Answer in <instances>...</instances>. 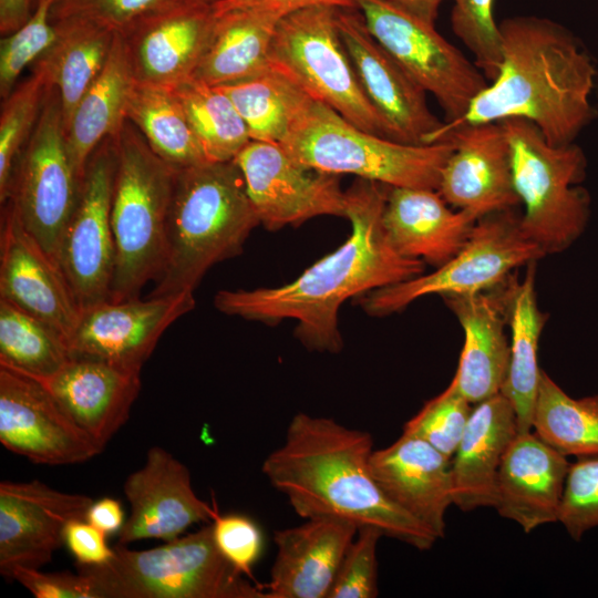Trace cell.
Returning a JSON list of instances; mask_svg holds the SVG:
<instances>
[{"mask_svg":"<svg viewBox=\"0 0 598 598\" xmlns=\"http://www.w3.org/2000/svg\"><path fill=\"white\" fill-rule=\"evenodd\" d=\"M85 519L106 535L120 532L125 523L121 503L111 497L93 502Z\"/></svg>","mask_w":598,"mask_h":598,"instance_id":"f907efd6","label":"cell"},{"mask_svg":"<svg viewBox=\"0 0 598 598\" xmlns=\"http://www.w3.org/2000/svg\"><path fill=\"white\" fill-rule=\"evenodd\" d=\"M472 404L450 383L403 426L452 460L472 413Z\"/></svg>","mask_w":598,"mask_h":598,"instance_id":"60d3db41","label":"cell"},{"mask_svg":"<svg viewBox=\"0 0 598 598\" xmlns=\"http://www.w3.org/2000/svg\"><path fill=\"white\" fill-rule=\"evenodd\" d=\"M196 1L205 2V3H213L217 0H196Z\"/></svg>","mask_w":598,"mask_h":598,"instance_id":"db71d44e","label":"cell"},{"mask_svg":"<svg viewBox=\"0 0 598 598\" xmlns=\"http://www.w3.org/2000/svg\"><path fill=\"white\" fill-rule=\"evenodd\" d=\"M194 307V292L101 301L81 311L68 341L71 358L141 371L165 330Z\"/></svg>","mask_w":598,"mask_h":598,"instance_id":"2e32d148","label":"cell"},{"mask_svg":"<svg viewBox=\"0 0 598 598\" xmlns=\"http://www.w3.org/2000/svg\"><path fill=\"white\" fill-rule=\"evenodd\" d=\"M81 182L66 147L60 96L48 87L39 121L14 164L7 200L55 262Z\"/></svg>","mask_w":598,"mask_h":598,"instance_id":"8fae6325","label":"cell"},{"mask_svg":"<svg viewBox=\"0 0 598 598\" xmlns=\"http://www.w3.org/2000/svg\"><path fill=\"white\" fill-rule=\"evenodd\" d=\"M56 38L32 64L48 87L58 92L66 130L83 94L102 71L115 32L94 22L68 18L53 21Z\"/></svg>","mask_w":598,"mask_h":598,"instance_id":"1f68e13d","label":"cell"},{"mask_svg":"<svg viewBox=\"0 0 598 598\" xmlns=\"http://www.w3.org/2000/svg\"><path fill=\"white\" fill-rule=\"evenodd\" d=\"M374 39L454 122L487 85L477 65L424 21L388 0H353Z\"/></svg>","mask_w":598,"mask_h":598,"instance_id":"7c38bea8","label":"cell"},{"mask_svg":"<svg viewBox=\"0 0 598 598\" xmlns=\"http://www.w3.org/2000/svg\"><path fill=\"white\" fill-rule=\"evenodd\" d=\"M569 467L567 456L534 432L517 433L497 472L494 508L525 533L558 522Z\"/></svg>","mask_w":598,"mask_h":598,"instance_id":"cb8c5ba5","label":"cell"},{"mask_svg":"<svg viewBox=\"0 0 598 598\" xmlns=\"http://www.w3.org/2000/svg\"><path fill=\"white\" fill-rule=\"evenodd\" d=\"M8 579L18 581L37 598H97L92 579L80 571L44 573L18 567Z\"/></svg>","mask_w":598,"mask_h":598,"instance_id":"7dc6e473","label":"cell"},{"mask_svg":"<svg viewBox=\"0 0 598 598\" xmlns=\"http://www.w3.org/2000/svg\"><path fill=\"white\" fill-rule=\"evenodd\" d=\"M178 0H54L51 21L78 18L120 33L140 19Z\"/></svg>","mask_w":598,"mask_h":598,"instance_id":"f6af8a7d","label":"cell"},{"mask_svg":"<svg viewBox=\"0 0 598 598\" xmlns=\"http://www.w3.org/2000/svg\"><path fill=\"white\" fill-rule=\"evenodd\" d=\"M532 429L565 456H597L598 394L574 399L542 370Z\"/></svg>","mask_w":598,"mask_h":598,"instance_id":"d590c367","label":"cell"},{"mask_svg":"<svg viewBox=\"0 0 598 598\" xmlns=\"http://www.w3.org/2000/svg\"><path fill=\"white\" fill-rule=\"evenodd\" d=\"M93 499L34 480L0 483V573L41 568L64 544L66 526L85 519Z\"/></svg>","mask_w":598,"mask_h":598,"instance_id":"ac0fdd59","label":"cell"},{"mask_svg":"<svg viewBox=\"0 0 598 598\" xmlns=\"http://www.w3.org/2000/svg\"><path fill=\"white\" fill-rule=\"evenodd\" d=\"M2 206L0 299L44 321L68 342L82 310L59 265L25 229L12 203Z\"/></svg>","mask_w":598,"mask_h":598,"instance_id":"ffe728a7","label":"cell"},{"mask_svg":"<svg viewBox=\"0 0 598 598\" xmlns=\"http://www.w3.org/2000/svg\"><path fill=\"white\" fill-rule=\"evenodd\" d=\"M141 371L104 361L71 358L43 382L72 421L102 448L130 417Z\"/></svg>","mask_w":598,"mask_h":598,"instance_id":"484cf974","label":"cell"},{"mask_svg":"<svg viewBox=\"0 0 598 598\" xmlns=\"http://www.w3.org/2000/svg\"><path fill=\"white\" fill-rule=\"evenodd\" d=\"M454 150L443 166L437 192L456 209L477 219L519 205L512 176L511 151L499 122L450 132Z\"/></svg>","mask_w":598,"mask_h":598,"instance_id":"7402d4cb","label":"cell"},{"mask_svg":"<svg viewBox=\"0 0 598 598\" xmlns=\"http://www.w3.org/2000/svg\"><path fill=\"white\" fill-rule=\"evenodd\" d=\"M0 442L33 463L89 461L104 448L66 414L47 385L0 365Z\"/></svg>","mask_w":598,"mask_h":598,"instance_id":"9a60e30c","label":"cell"},{"mask_svg":"<svg viewBox=\"0 0 598 598\" xmlns=\"http://www.w3.org/2000/svg\"><path fill=\"white\" fill-rule=\"evenodd\" d=\"M124 494L131 505L130 517L118 532V544L142 539L179 537L192 525L213 519V506L193 489L188 468L168 451L151 447L145 463L130 474Z\"/></svg>","mask_w":598,"mask_h":598,"instance_id":"44dd1931","label":"cell"},{"mask_svg":"<svg viewBox=\"0 0 598 598\" xmlns=\"http://www.w3.org/2000/svg\"><path fill=\"white\" fill-rule=\"evenodd\" d=\"M70 360L68 342L55 329L0 299V365L47 382Z\"/></svg>","mask_w":598,"mask_h":598,"instance_id":"8d00e7d4","label":"cell"},{"mask_svg":"<svg viewBox=\"0 0 598 598\" xmlns=\"http://www.w3.org/2000/svg\"><path fill=\"white\" fill-rule=\"evenodd\" d=\"M212 522L214 542L220 554L239 573L251 578L252 566L264 547L258 525L246 515H220L217 505Z\"/></svg>","mask_w":598,"mask_h":598,"instance_id":"bcb514c9","label":"cell"},{"mask_svg":"<svg viewBox=\"0 0 598 598\" xmlns=\"http://www.w3.org/2000/svg\"><path fill=\"white\" fill-rule=\"evenodd\" d=\"M389 186L358 178L346 190L348 239L289 283L250 290H219L215 308L246 320L276 324L296 321L295 337L309 350L339 353L341 305L372 290L414 278L424 262L401 255L390 241L382 216Z\"/></svg>","mask_w":598,"mask_h":598,"instance_id":"6da1fadb","label":"cell"},{"mask_svg":"<svg viewBox=\"0 0 598 598\" xmlns=\"http://www.w3.org/2000/svg\"><path fill=\"white\" fill-rule=\"evenodd\" d=\"M339 8L317 3L285 14L275 30L270 65L355 126L394 140L361 86L339 32Z\"/></svg>","mask_w":598,"mask_h":598,"instance_id":"9c48e42d","label":"cell"},{"mask_svg":"<svg viewBox=\"0 0 598 598\" xmlns=\"http://www.w3.org/2000/svg\"><path fill=\"white\" fill-rule=\"evenodd\" d=\"M125 116L171 166L181 169L209 162L173 87L134 81Z\"/></svg>","mask_w":598,"mask_h":598,"instance_id":"836d02e7","label":"cell"},{"mask_svg":"<svg viewBox=\"0 0 598 598\" xmlns=\"http://www.w3.org/2000/svg\"><path fill=\"white\" fill-rule=\"evenodd\" d=\"M372 452L370 433L300 412L261 471L305 519L328 517L358 529L374 527L383 536L430 549L439 538L383 493L370 470Z\"/></svg>","mask_w":598,"mask_h":598,"instance_id":"7a4b0ae2","label":"cell"},{"mask_svg":"<svg viewBox=\"0 0 598 598\" xmlns=\"http://www.w3.org/2000/svg\"><path fill=\"white\" fill-rule=\"evenodd\" d=\"M371 473L400 508L444 537L445 513L453 504L451 458L426 441L402 433L388 447L372 452Z\"/></svg>","mask_w":598,"mask_h":598,"instance_id":"603a6c76","label":"cell"},{"mask_svg":"<svg viewBox=\"0 0 598 598\" xmlns=\"http://www.w3.org/2000/svg\"><path fill=\"white\" fill-rule=\"evenodd\" d=\"M358 532L353 524L328 517L276 530V559L265 598H328L341 560Z\"/></svg>","mask_w":598,"mask_h":598,"instance_id":"d4e9b609","label":"cell"},{"mask_svg":"<svg viewBox=\"0 0 598 598\" xmlns=\"http://www.w3.org/2000/svg\"><path fill=\"white\" fill-rule=\"evenodd\" d=\"M337 22L361 86L393 138L429 144L443 121L429 107L427 93L374 39L357 8H339Z\"/></svg>","mask_w":598,"mask_h":598,"instance_id":"e0dca14e","label":"cell"},{"mask_svg":"<svg viewBox=\"0 0 598 598\" xmlns=\"http://www.w3.org/2000/svg\"><path fill=\"white\" fill-rule=\"evenodd\" d=\"M48 86L44 79L31 76L2 100L0 112V202L8 198L14 164L29 141L42 111Z\"/></svg>","mask_w":598,"mask_h":598,"instance_id":"f35d334b","label":"cell"},{"mask_svg":"<svg viewBox=\"0 0 598 598\" xmlns=\"http://www.w3.org/2000/svg\"><path fill=\"white\" fill-rule=\"evenodd\" d=\"M116 151L105 138L91 155L75 208L62 234L56 264L81 310L109 300L115 269L111 202Z\"/></svg>","mask_w":598,"mask_h":598,"instance_id":"4fadbf2b","label":"cell"},{"mask_svg":"<svg viewBox=\"0 0 598 598\" xmlns=\"http://www.w3.org/2000/svg\"><path fill=\"white\" fill-rule=\"evenodd\" d=\"M443 299L464 331V346L451 384L475 405L499 393L507 375L511 347L504 306L497 288Z\"/></svg>","mask_w":598,"mask_h":598,"instance_id":"83f0119b","label":"cell"},{"mask_svg":"<svg viewBox=\"0 0 598 598\" xmlns=\"http://www.w3.org/2000/svg\"><path fill=\"white\" fill-rule=\"evenodd\" d=\"M499 123L509 144L514 189L524 207L522 230L545 255L563 251L580 236L589 216L588 194L575 186L585 177V154L573 143L549 144L527 120Z\"/></svg>","mask_w":598,"mask_h":598,"instance_id":"ba28073f","label":"cell"},{"mask_svg":"<svg viewBox=\"0 0 598 598\" xmlns=\"http://www.w3.org/2000/svg\"><path fill=\"white\" fill-rule=\"evenodd\" d=\"M215 20L212 3L178 0L120 32L134 81L174 87L189 80Z\"/></svg>","mask_w":598,"mask_h":598,"instance_id":"d6986e66","label":"cell"},{"mask_svg":"<svg viewBox=\"0 0 598 598\" xmlns=\"http://www.w3.org/2000/svg\"><path fill=\"white\" fill-rule=\"evenodd\" d=\"M217 87L230 99L252 141L277 144L287 138L315 100L272 66L256 76Z\"/></svg>","mask_w":598,"mask_h":598,"instance_id":"e575fe53","label":"cell"},{"mask_svg":"<svg viewBox=\"0 0 598 598\" xmlns=\"http://www.w3.org/2000/svg\"><path fill=\"white\" fill-rule=\"evenodd\" d=\"M116 168L111 202L115 269L110 301L140 298L159 277L177 168L159 158L126 118L113 137Z\"/></svg>","mask_w":598,"mask_h":598,"instance_id":"5b68a950","label":"cell"},{"mask_svg":"<svg viewBox=\"0 0 598 598\" xmlns=\"http://www.w3.org/2000/svg\"><path fill=\"white\" fill-rule=\"evenodd\" d=\"M133 83L121 35L115 33L102 71L81 97L65 130L70 161L81 179L96 147L115 137L125 122Z\"/></svg>","mask_w":598,"mask_h":598,"instance_id":"d6a6232c","label":"cell"},{"mask_svg":"<svg viewBox=\"0 0 598 598\" xmlns=\"http://www.w3.org/2000/svg\"><path fill=\"white\" fill-rule=\"evenodd\" d=\"M477 220L466 210L450 208L435 189L391 186L382 216L401 255L436 268L460 251Z\"/></svg>","mask_w":598,"mask_h":598,"instance_id":"4316f807","label":"cell"},{"mask_svg":"<svg viewBox=\"0 0 598 598\" xmlns=\"http://www.w3.org/2000/svg\"><path fill=\"white\" fill-rule=\"evenodd\" d=\"M259 223L268 230L318 216L346 218L340 175L301 166L277 143L250 141L234 159Z\"/></svg>","mask_w":598,"mask_h":598,"instance_id":"5bb4252c","label":"cell"},{"mask_svg":"<svg viewBox=\"0 0 598 598\" xmlns=\"http://www.w3.org/2000/svg\"><path fill=\"white\" fill-rule=\"evenodd\" d=\"M451 25L474 56V63L492 81L502 60L499 27L493 16L494 0H453Z\"/></svg>","mask_w":598,"mask_h":598,"instance_id":"b9f144b4","label":"cell"},{"mask_svg":"<svg viewBox=\"0 0 598 598\" xmlns=\"http://www.w3.org/2000/svg\"><path fill=\"white\" fill-rule=\"evenodd\" d=\"M259 224L235 161L178 169L167 221L166 258L148 297L194 292L214 265L243 252Z\"/></svg>","mask_w":598,"mask_h":598,"instance_id":"277c9868","label":"cell"},{"mask_svg":"<svg viewBox=\"0 0 598 598\" xmlns=\"http://www.w3.org/2000/svg\"><path fill=\"white\" fill-rule=\"evenodd\" d=\"M382 533L361 527L339 566L328 598H374L379 595L377 547Z\"/></svg>","mask_w":598,"mask_h":598,"instance_id":"ee69618b","label":"cell"},{"mask_svg":"<svg viewBox=\"0 0 598 598\" xmlns=\"http://www.w3.org/2000/svg\"><path fill=\"white\" fill-rule=\"evenodd\" d=\"M64 544L79 565H101L114 554V548L106 544V534L86 519H75L66 526Z\"/></svg>","mask_w":598,"mask_h":598,"instance_id":"c3c4849f","label":"cell"},{"mask_svg":"<svg viewBox=\"0 0 598 598\" xmlns=\"http://www.w3.org/2000/svg\"><path fill=\"white\" fill-rule=\"evenodd\" d=\"M33 12V0H0V32L10 34L24 24Z\"/></svg>","mask_w":598,"mask_h":598,"instance_id":"816d5d0a","label":"cell"},{"mask_svg":"<svg viewBox=\"0 0 598 598\" xmlns=\"http://www.w3.org/2000/svg\"><path fill=\"white\" fill-rule=\"evenodd\" d=\"M317 3H332L340 8H355L353 0H217L212 3L215 13L230 10L264 9L276 10L285 14Z\"/></svg>","mask_w":598,"mask_h":598,"instance_id":"681fc988","label":"cell"},{"mask_svg":"<svg viewBox=\"0 0 598 598\" xmlns=\"http://www.w3.org/2000/svg\"><path fill=\"white\" fill-rule=\"evenodd\" d=\"M173 91L209 162L234 161L251 141L245 121L219 87L189 79Z\"/></svg>","mask_w":598,"mask_h":598,"instance_id":"74e56055","label":"cell"},{"mask_svg":"<svg viewBox=\"0 0 598 598\" xmlns=\"http://www.w3.org/2000/svg\"><path fill=\"white\" fill-rule=\"evenodd\" d=\"M536 261L527 265L522 279L512 274L497 288L511 328L509 367L501 393L512 403L518 433L532 430L539 375L537 352L548 316L537 305Z\"/></svg>","mask_w":598,"mask_h":598,"instance_id":"f546056e","label":"cell"},{"mask_svg":"<svg viewBox=\"0 0 598 598\" xmlns=\"http://www.w3.org/2000/svg\"><path fill=\"white\" fill-rule=\"evenodd\" d=\"M517 433L515 410L501 392L475 404L451 460L455 506L494 507L497 472Z\"/></svg>","mask_w":598,"mask_h":598,"instance_id":"f1b7e54d","label":"cell"},{"mask_svg":"<svg viewBox=\"0 0 598 598\" xmlns=\"http://www.w3.org/2000/svg\"><path fill=\"white\" fill-rule=\"evenodd\" d=\"M502 60L495 78L466 112L444 122L429 144L460 127L524 118L551 145L570 144L592 120L596 68L576 38L545 18L514 17L499 24Z\"/></svg>","mask_w":598,"mask_h":598,"instance_id":"3957f363","label":"cell"},{"mask_svg":"<svg viewBox=\"0 0 598 598\" xmlns=\"http://www.w3.org/2000/svg\"><path fill=\"white\" fill-rule=\"evenodd\" d=\"M215 16L210 39L190 79L221 86L270 69L275 30L285 13L244 9Z\"/></svg>","mask_w":598,"mask_h":598,"instance_id":"4dcf8cb0","label":"cell"},{"mask_svg":"<svg viewBox=\"0 0 598 598\" xmlns=\"http://www.w3.org/2000/svg\"><path fill=\"white\" fill-rule=\"evenodd\" d=\"M558 522L575 540L598 526V455L570 464Z\"/></svg>","mask_w":598,"mask_h":598,"instance_id":"7bdbcfd3","label":"cell"},{"mask_svg":"<svg viewBox=\"0 0 598 598\" xmlns=\"http://www.w3.org/2000/svg\"><path fill=\"white\" fill-rule=\"evenodd\" d=\"M54 0H42L29 20L0 41V96L6 99L16 87L22 71L33 64L54 42L56 29L51 21Z\"/></svg>","mask_w":598,"mask_h":598,"instance_id":"ab89813d","label":"cell"},{"mask_svg":"<svg viewBox=\"0 0 598 598\" xmlns=\"http://www.w3.org/2000/svg\"><path fill=\"white\" fill-rule=\"evenodd\" d=\"M113 548L104 564H76L97 598H265L264 589L220 554L212 524L151 549Z\"/></svg>","mask_w":598,"mask_h":598,"instance_id":"52a82bcc","label":"cell"},{"mask_svg":"<svg viewBox=\"0 0 598 598\" xmlns=\"http://www.w3.org/2000/svg\"><path fill=\"white\" fill-rule=\"evenodd\" d=\"M513 210L480 218L460 251L434 272L372 290L355 298L358 305L371 317H385L424 296H470L498 287L519 267L545 256Z\"/></svg>","mask_w":598,"mask_h":598,"instance_id":"30bf717a","label":"cell"},{"mask_svg":"<svg viewBox=\"0 0 598 598\" xmlns=\"http://www.w3.org/2000/svg\"><path fill=\"white\" fill-rule=\"evenodd\" d=\"M279 145L310 169L351 174L391 187L435 190L454 150L452 140L406 144L369 133L317 100Z\"/></svg>","mask_w":598,"mask_h":598,"instance_id":"8992f818","label":"cell"},{"mask_svg":"<svg viewBox=\"0 0 598 598\" xmlns=\"http://www.w3.org/2000/svg\"><path fill=\"white\" fill-rule=\"evenodd\" d=\"M409 13L434 23L437 17L439 7L444 0H388Z\"/></svg>","mask_w":598,"mask_h":598,"instance_id":"f5cc1de1","label":"cell"},{"mask_svg":"<svg viewBox=\"0 0 598 598\" xmlns=\"http://www.w3.org/2000/svg\"><path fill=\"white\" fill-rule=\"evenodd\" d=\"M40 1H42V0H33V9Z\"/></svg>","mask_w":598,"mask_h":598,"instance_id":"11a10c76","label":"cell"}]
</instances>
